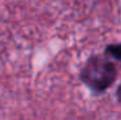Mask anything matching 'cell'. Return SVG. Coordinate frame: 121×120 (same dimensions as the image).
Listing matches in <instances>:
<instances>
[{
  "label": "cell",
  "instance_id": "obj_1",
  "mask_svg": "<svg viewBox=\"0 0 121 120\" xmlns=\"http://www.w3.org/2000/svg\"><path fill=\"white\" fill-rule=\"evenodd\" d=\"M117 76L116 63L106 54H91L79 72L80 81L95 94L107 92L115 84Z\"/></svg>",
  "mask_w": 121,
  "mask_h": 120
},
{
  "label": "cell",
  "instance_id": "obj_2",
  "mask_svg": "<svg viewBox=\"0 0 121 120\" xmlns=\"http://www.w3.org/2000/svg\"><path fill=\"white\" fill-rule=\"evenodd\" d=\"M104 54L109 58H113L121 62V43L119 44H108L104 48Z\"/></svg>",
  "mask_w": 121,
  "mask_h": 120
},
{
  "label": "cell",
  "instance_id": "obj_3",
  "mask_svg": "<svg viewBox=\"0 0 121 120\" xmlns=\"http://www.w3.org/2000/svg\"><path fill=\"white\" fill-rule=\"evenodd\" d=\"M116 98H117V101L121 103V85H119L117 89H116Z\"/></svg>",
  "mask_w": 121,
  "mask_h": 120
}]
</instances>
